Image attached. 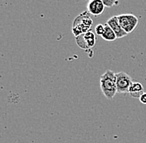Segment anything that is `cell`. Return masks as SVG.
<instances>
[{
	"label": "cell",
	"mask_w": 146,
	"mask_h": 143,
	"mask_svg": "<svg viewBox=\"0 0 146 143\" xmlns=\"http://www.w3.org/2000/svg\"><path fill=\"white\" fill-rule=\"evenodd\" d=\"M100 86L104 96L107 99H113L117 93L115 74L107 70L100 77Z\"/></svg>",
	"instance_id": "obj_1"
},
{
	"label": "cell",
	"mask_w": 146,
	"mask_h": 143,
	"mask_svg": "<svg viewBox=\"0 0 146 143\" xmlns=\"http://www.w3.org/2000/svg\"><path fill=\"white\" fill-rule=\"evenodd\" d=\"M92 24L93 21L90 16L89 12H83L73 21L72 33L76 37L86 33L90 32Z\"/></svg>",
	"instance_id": "obj_2"
},
{
	"label": "cell",
	"mask_w": 146,
	"mask_h": 143,
	"mask_svg": "<svg viewBox=\"0 0 146 143\" xmlns=\"http://www.w3.org/2000/svg\"><path fill=\"white\" fill-rule=\"evenodd\" d=\"M119 23L120 25V27H122V29L127 33L132 32L135 28L137 25L139 24V19L136 16H135L134 14H120L118 15Z\"/></svg>",
	"instance_id": "obj_3"
},
{
	"label": "cell",
	"mask_w": 146,
	"mask_h": 143,
	"mask_svg": "<svg viewBox=\"0 0 146 143\" xmlns=\"http://www.w3.org/2000/svg\"><path fill=\"white\" fill-rule=\"evenodd\" d=\"M116 77V88L117 93L126 94L129 93V90L133 84L132 78L125 72H119L115 74Z\"/></svg>",
	"instance_id": "obj_4"
},
{
	"label": "cell",
	"mask_w": 146,
	"mask_h": 143,
	"mask_svg": "<svg viewBox=\"0 0 146 143\" xmlns=\"http://www.w3.org/2000/svg\"><path fill=\"white\" fill-rule=\"evenodd\" d=\"M76 44L79 47H81L83 50H89L93 48L96 42V37L95 33L92 32H88L86 33H84L82 35L76 37Z\"/></svg>",
	"instance_id": "obj_5"
},
{
	"label": "cell",
	"mask_w": 146,
	"mask_h": 143,
	"mask_svg": "<svg viewBox=\"0 0 146 143\" xmlns=\"http://www.w3.org/2000/svg\"><path fill=\"white\" fill-rule=\"evenodd\" d=\"M105 8L106 6L104 5L102 0H91L88 2L87 4V10L89 13L95 17L101 15L105 10Z\"/></svg>",
	"instance_id": "obj_6"
},
{
	"label": "cell",
	"mask_w": 146,
	"mask_h": 143,
	"mask_svg": "<svg viewBox=\"0 0 146 143\" xmlns=\"http://www.w3.org/2000/svg\"><path fill=\"white\" fill-rule=\"evenodd\" d=\"M106 23L114 31V32L115 33V35H116L118 39L123 38V37H125V36H126L128 35L127 33L122 29V27H120V25L119 23L118 17L117 16H114L112 18H109Z\"/></svg>",
	"instance_id": "obj_7"
},
{
	"label": "cell",
	"mask_w": 146,
	"mask_h": 143,
	"mask_svg": "<svg viewBox=\"0 0 146 143\" xmlns=\"http://www.w3.org/2000/svg\"><path fill=\"white\" fill-rule=\"evenodd\" d=\"M145 93L144 91V87L142 85V84H140L139 82H133V84H131L129 90V94L131 97L135 98H139L142 96V94Z\"/></svg>",
	"instance_id": "obj_8"
},
{
	"label": "cell",
	"mask_w": 146,
	"mask_h": 143,
	"mask_svg": "<svg viewBox=\"0 0 146 143\" xmlns=\"http://www.w3.org/2000/svg\"><path fill=\"white\" fill-rule=\"evenodd\" d=\"M105 25V32L103 33V35L101 36V37L107 41V42H114L117 39V36L115 35V33L114 32V31L111 29V27H110L107 23L104 24Z\"/></svg>",
	"instance_id": "obj_9"
},
{
	"label": "cell",
	"mask_w": 146,
	"mask_h": 143,
	"mask_svg": "<svg viewBox=\"0 0 146 143\" xmlns=\"http://www.w3.org/2000/svg\"><path fill=\"white\" fill-rule=\"evenodd\" d=\"M95 31H96V33L99 36H102L104 32H105V25L103 24H98L96 28H95Z\"/></svg>",
	"instance_id": "obj_10"
},
{
	"label": "cell",
	"mask_w": 146,
	"mask_h": 143,
	"mask_svg": "<svg viewBox=\"0 0 146 143\" xmlns=\"http://www.w3.org/2000/svg\"><path fill=\"white\" fill-rule=\"evenodd\" d=\"M103 1V3L106 7H108V8H110V7H113V5L115 4H118L119 3L117 1H111V0H102Z\"/></svg>",
	"instance_id": "obj_11"
},
{
	"label": "cell",
	"mask_w": 146,
	"mask_h": 143,
	"mask_svg": "<svg viewBox=\"0 0 146 143\" xmlns=\"http://www.w3.org/2000/svg\"><path fill=\"white\" fill-rule=\"evenodd\" d=\"M139 101H140L142 103L146 104V92H145V93L142 94V96L139 98Z\"/></svg>",
	"instance_id": "obj_12"
}]
</instances>
